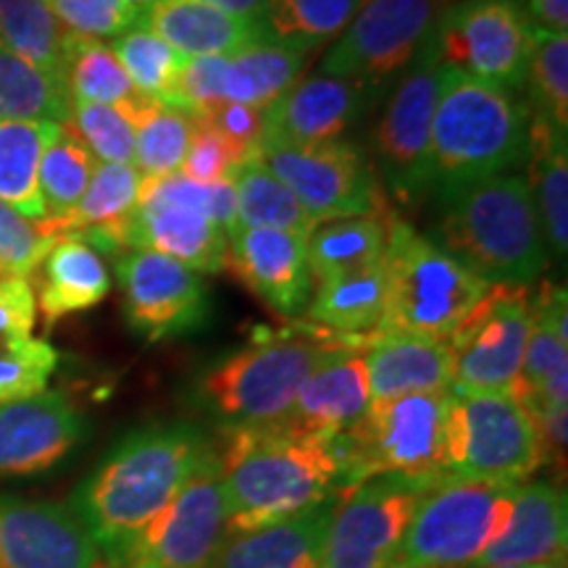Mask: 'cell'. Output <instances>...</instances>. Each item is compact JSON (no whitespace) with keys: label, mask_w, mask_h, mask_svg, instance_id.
Instances as JSON below:
<instances>
[{"label":"cell","mask_w":568,"mask_h":568,"mask_svg":"<svg viewBox=\"0 0 568 568\" xmlns=\"http://www.w3.org/2000/svg\"><path fill=\"white\" fill-rule=\"evenodd\" d=\"M529 187L542 222L548 255L564 264L568 253V142L566 132L531 113Z\"/></svg>","instance_id":"31"},{"label":"cell","mask_w":568,"mask_h":568,"mask_svg":"<svg viewBox=\"0 0 568 568\" xmlns=\"http://www.w3.org/2000/svg\"><path fill=\"white\" fill-rule=\"evenodd\" d=\"M385 316L379 332L450 339L466 322L489 284L445 253L429 234L406 219H387L385 247Z\"/></svg>","instance_id":"6"},{"label":"cell","mask_w":568,"mask_h":568,"mask_svg":"<svg viewBox=\"0 0 568 568\" xmlns=\"http://www.w3.org/2000/svg\"><path fill=\"white\" fill-rule=\"evenodd\" d=\"M552 568H566V564H560V566H552Z\"/></svg>","instance_id":"56"},{"label":"cell","mask_w":568,"mask_h":568,"mask_svg":"<svg viewBox=\"0 0 568 568\" xmlns=\"http://www.w3.org/2000/svg\"><path fill=\"white\" fill-rule=\"evenodd\" d=\"M55 366L59 351L48 339H0V406L45 393Z\"/></svg>","instance_id":"45"},{"label":"cell","mask_w":568,"mask_h":568,"mask_svg":"<svg viewBox=\"0 0 568 568\" xmlns=\"http://www.w3.org/2000/svg\"><path fill=\"white\" fill-rule=\"evenodd\" d=\"M447 3L450 0H364L326 48L318 74L382 90L416 61Z\"/></svg>","instance_id":"12"},{"label":"cell","mask_w":568,"mask_h":568,"mask_svg":"<svg viewBox=\"0 0 568 568\" xmlns=\"http://www.w3.org/2000/svg\"><path fill=\"white\" fill-rule=\"evenodd\" d=\"M531 332L529 287L495 284L447 339L453 387L471 393H510L518 385Z\"/></svg>","instance_id":"16"},{"label":"cell","mask_w":568,"mask_h":568,"mask_svg":"<svg viewBox=\"0 0 568 568\" xmlns=\"http://www.w3.org/2000/svg\"><path fill=\"white\" fill-rule=\"evenodd\" d=\"M126 3H130L132 9H138L140 13H145L148 9H151V6L159 3V0H126Z\"/></svg>","instance_id":"54"},{"label":"cell","mask_w":568,"mask_h":568,"mask_svg":"<svg viewBox=\"0 0 568 568\" xmlns=\"http://www.w3.org/2000/svg\"><path fill=\"white\" fill-rule=\"evenodd\" d=\"M529 109L537 119L568 130V34L535 30L527 84Z\"/></svg>","instance_id":"44"},{"label":"cell","mask_w":568,"mask_h":568,"mask_svg":"<svg viewBox=\"0 0 568 568\" xmlns=\"http://www.w3.org/2000/svg\"><path fill=\"white\" fill-rule=\"evenodd\" d=\"M514 395L529 414L568 406V303L556 284H545L531 301V332Z\"/></svg>","instance_id":"26"},{"label":"cell","mask_w":568,"mask_h":568,"mask_svg":"<svg viewBox=\"0 0 568 568\" xmlns=\"http://www.w3.org/2000/svg\"><path fill=\"white\" fill-rule=\"evenodd\" d=\"M524 17L535 30L566 32L568 30V0H518Z\"/></svg>","instance_id":"52"},{"label":"cell","mask_w":568,"mask_h":568,"mask_svg":"<svg viewBox=\"0 0 568 568\" xmlns=\"http://www.w3.org/2000/svg\"><path fill=\"white\" fill-rule=\"evenodd\" d=\"M63 124L0 122V203L30 222H45L40 193V161Z\"/></svg>","instance_id":"32"},{"label":"cell","mask_w":568,"mask_h":568,"mask_svg":"<svg viewBox=\"0 0 568 568\" xmlns=\"http://www.w3.org/2000/svg\"><path fill=\"white\" fill-rule=\"evenodd\" d=\"M45 6L67 34L101 42L119 38L145 19L126 0H45Z\"/></svg>","instance_id":"47"},{"label":"cell","mask_w":568,"mask_h":568,"mask_svg":"<svg viewBox=\"0 0 568 568\" xmlns=\"http://www.w3.org/2000/svg\"><path fill=\"white\" fill-rule=\"evenodd\" d=\"M69 126L98 163H134L132 113L116 105L71 101Z\"/></svg>","instance_id":"46"},{"label":"cell","mask_w":568,"mask_h":568,"mask_svg":"<svg viewBox=\"0 0 568 568\" xmlns=\"http://www.w3.org/2000/svg\"><path fill=\"white\" fill-rule=\"evenodd\" d=\"M364 0H268L261 30L268 42L314 53L335 42Z\"/></svg>","instance_id":"38"},{"label":"cell","mask_w":568,"mask_h":568,"mask_svg":"<svg viewBox=\"0 0 568 568\" xmlns=\"http://www.w3.org/2000/svg\"><path fill=\"white\" fill-rule=\"evenodd\" d=\"M38 322V301L30 280L0 276V339L30 337Z\"/></svg>","instance_id":"51"},{"label":"cell","mask_w":568,"mask_h":568,"mask_svg":"<svg viewBox=\"0 0 568 568\" xmlns=\"http://www.w3.org/2000/svg\"><path fill=\"white\" fill-rule=\"evenodd\" d=\"M145 176L134 163H98L80 203L61 219H45L53 237H82L101 255L126 251V224L140 203Z\"/></svg>","instance_id":"25"},{"label":"cell","mask_w":568,"mask_h":568,"mask_svg":"<svg viewBox=\"0 0 568 568\" xmlns=\"http://www.w3.org/2000/svg\"><path fill=\"white\" fill-rule=\"evenodd\" d=\"M38 272L34 301L48 329L61 318L95 308L111 293V274L103 255L74 234L55 240Z\"/></svg>","instance_id":"30"},{"label":"cell","mask_w":568,"mask_h":568,"mask_svg":"<svg viewBox=\"0 0 568 568\" xmlns=\"http://www.w3.org/2000/svg\"><path fill=\"white\" fill-rule=\"evenodd\" d=\"M301 234L237 226L226 237V268L282 318H301L314 295V276Z\"/></svg>","instance_id":"21"},{"label":"cell","mask_w":568,"mask_h":568,"mask_svg":"<svg viewBox=\"0 0 568 568\" xmlns=\"http://www.w3.org/2000/svg\"><path fill=\"white\" fill-rule=\"evenodd\" d=\"M213 450L209 435L190 422L142 426L111 447L69 503L105 564H119L132 539L166 508Z\"/></svg>","instance_id":"1"},{"label":"cell","mask_w":568,"mask_h":568,"mask_svg":"<svg viewBox=\"0 0 568 568\" xmlns=\"http://www.w3.org/2000/svg\"><path fill=\"white\" fill-rule=\"evenodd\" d=\"M216 450L226 500V537L272 527L343 497L335 437H311L280 424L222 432Z\"/></svg>","instance_id":"2"},{"label":"cell","mask_w":568,"mask_h":568,"mask_svg":"<svg viewBox=\"0 0 568 568\" xmlns=\"http://www.w3.org/2000/svg\"><path fill=\"white\" fill-rule=\"evenodd\" d=\"M443 71L429 38L416 61L397 77L376 124L374 169L385 193H393L403 205H414L432 193V119L443 88Z\"/></svg>","instance_id":"13"},{"label":"cell","mask_w":568,"mask_h":568,"mask_svg":"<svg viewBox=\"0 0 568 568\" xmlns=\"http://www.w3.org/2000/svg\"><path fill=\"white\" fill-rule=\"evenodd\" d=\"M63 84L71 101L116 105L134 113L145 98L138 95L111 45L101 40L67 34L63 45Z\"/></svg>","instance_id":"37"},{"label":"cell","mask_w":568,"mask_h":568,"mask_svg":"<svg viewBox=\"0 0 568 568\" xmlns=\"http://www.w3.org/2000/svg\"><path fill=\"white\" fill-rule=\"evenodd\" d=\"M124 240L126 251L163 253L197 274L226 268V234L213 222L211 187L180 172L142 182Z\"/></svg>","instance_id":"14"},{"label":"cell","mask_w":568,"mask_h":568,"mask_svg":"<svg viewBox=\"0 0 568 568\" xmlns=\"http://www.w3.org/2000/svg\"><path fill=\"white\" fill-rule=\"evenodd\" d=\"M545 460L535 418L516 395L447 389L445 474L521 485Z\"/></svg>","instance_id":"9"},{"label":"cell","mask_w":568,"mask_h":568,"mask_svg":"<svg viewBox=\"0 0 568 568\" xmlns=\"http://www.w3.org/2000/svg\"><path fill=\"white\" fill-rule=\"evenodd\" d=\"M134 166L145 180L176 174L190 148L193 116L172 105L145 101L132 113Z\"/></svg>","instance_id":"41"},{"label":"cell","mask_w":568,"mask_h":568,"mask_svg":"<svg viewBox=\"0 0 568 568\" xmlns=\"http://www.w3.org/2000/svg\"><path fill=\"white\" fill-rule=\"evenodd\" d=\"M258 161L293 190L316 226L335 219H389L387 193L374 163L347 140L322 145L258 148Z\"/></svg>","instance_id":"10"},{"label":"cell","mask_w":568,"mask_h":568,"mask_svg":"<svg viewBox=\"0 0 568 568\" xmlns=\"http://www.w3.org/2000/svg\"><path fill=\"white\" fill-rule=\"evenodd\" d=\"M197 116H203L213 130H216L222 138L230 142L232 151L237 153V159L247 163L253 159H258V148L261 140H264V130H266V119L264 111L253 109V105L245 103H216L209 105V109L195 111Z\"/></svg>","instance_id":"50"},{"label":"cell","mask_w":568,"mask_h":568,"mask_svg":"<svg viewBox=\"0 0 568 568\" xmlns=\"http://www.w3.org/2000/svg\"><path fill=\"white\" fill-rule=\"evenodd\" d=\"M55 240L45 222H30L0 203V268L6 276H32Z\"/></svg>","instance_id":"48"},{"label":"cell","mask_w":568,"mask_h":568,"mask_svg":"<svg viewBox=\"0 0 568 568\" xmlns=\"http://www.w3.org/2000/svg\"><path fill=\"white\" fill-rule=\"evenodd\" d=\"M518 485L443 477L418 503L389 568H474L506 535Z\"/></svg>","instance_id":"7"},{"label":"cell","mask_w":568,"mask_h":568,"mask_svg":"<svg viewBox=\"0 0 568 568\" xmlns=\"http://www.w3.org/2000/svg\"><path fill=\"white\" fill-rule=\"evenodd\" d=\"M487 568H548V566H487Z\"/></svg>","instance_id":"55"},{"label":"cell","mask_w":568,"mask_h":568,"mask_svg":"<svg viewBox=\"0 0 568 568\" xmlns=\"http://www.w3.org/2000/svg\"><path fill=\"white\" fill-rule=\"evenodd\" d=\"M385 316V268L374 266L361 274L314 284L308 318L332 335L372 337Z\"/></svg>","instance_id":"33"},{"label":"cell","mask_w":568,"mask_h":568,"mask_svg":"<svg viewBox=\"0 0 568 568\" xmlns=\"http://www.w3.org/2000/svg\"><path fill=\"white\" fill-rule=\"evenodd\" d=\"M98 161L69 124L45 148L40 161V193L48 219H61L80 203L95 172Z\"/></svg>","instance_id":"43"},{"label":"cell","mask_w":568,"mask_h":568,"mask_svg":"<svg viewBox=\"0 0 568 568\" xmlns=\"http://www.w3.org/2000/svg\"><path fill=\"white\" fill-rule=\"evenodd\" d=\"M568 550L566 489L552 481H521L516 487L510 524L474 568L560 566Z\"/></svg>","instance_id":"24"},{"label":"cell","mask_w":568,"mask_h":568,"mask_svg":"<svg viewBox=\"0 0 568 568\" xmlns=\"http://www.w3.org/2000/svg\"><path fill=\"white\" fill-rule=\"evenodd\" d=\"M0 276H6V274H3V268H0Z\"/></svg>","instance_id":"57"},{"label":"cell","mask_w":568,"mask_h":568,"mask_svg":"<svg viewBox=\"0 0 568 568\" xmlns=\"http://www.w3.org/2000/svg\"><path fill=\"white\" fill-rule=\"evenodd\" d=\"M111 51L130 77L140 98L176 109V88L187 59L163 42L145 19L138 27L111 40Z\"/></svg>","instance_id":"40"},{"label":"cell","mask_w":568,"mask_h":568,"mask_svg":"<svg viewBox=\"0 0 568 568\" xmlns=\"http://www.w3.org/2000/svg\"><path fill=\"white\" fill-rule=\"evenodd\" d=\"M205 6H213V9L232 13V17L247 19V21H258L264 19L266 3L268 0H201Z\"/></svg>","instance_id":"53"},{"label":"cell","mask_w":568,"mask_h":568,"mask_svg":"<svg viewBox=\"0 0 568 568\" xmlns=\"http://www.w3.org/2000/svg\"><path fill=\"white\" fill-rule=\"evenodd\" d=\"M379 90L343 77H301L274 105L264 111V140L276 145H322L343 140L364 119Z\"/></svg>","instance_id":"22"},{"label":"cell","mask_w":568,"mask_h":568,"mask_svg":"<svg viewBox=\"0 0 568 568\" xmlns=\"http://www.w3.org/2000/svg\"><path fill=\"white\" fill-rule=\"evenodd\" d=\"M69 116L67 84L0 42V122L69 124Z\"/></svg>","instance_id":"36"},{"label":"cell","mask_w":568,"mask_h":568,"mask_svg":"<svg viewBox=\"0 0 568 568\" xmlns=\"http://www.w3.org/2000/svg\"><path fill=\"white\" fill-rule=\"evenodd\" d=\"M445 403L447 393L372 400L366 414L335 437L343 493L374 477H450L445 474Z\"/></svg>","instance_id":"8"},{"label":"cell","mask_w":568,"mask_h":568,"mask_svg":"<svg viewBox=\"0 0 568 568\" xmlns=\"http://www.w3.org/2000/svg\"><path fill=\"white\" fill-rule=\"evenodd\" d=\"M372 400L447 393L453 387V355L445 339L376 332L366 351Z\"/></svg>","instance_id":"28"},{"label":"cell","mask_w":568,"mask_h":568,"mask_svg":"<svg viewBox=\"0 0 568 568\" xmlns=\"http://www.w3.org/2000/svg\"><path fill=\"white\" fill-rule=\"evenodd\" d=\"M387 219H335L318 224L305 240L314 284L361 274L385 261Z\"/></svg>","instance_id":"34"},{"label":"cell","mask_w":568,"mask_h":568,"mask_svg":"<svg viewBox=\"0 0 568 568\" xmlns=\"http://www.w3.org/2000/svg\"><path fill=\"white\" fill-rule=\"evenodd\" d=\"M145 24L184 59L234 55L266 40L258 21L232 17L201 0H159L145 11Z\"/></svg>","instance_id":"29"},{"label":"cell","mask_w":568,"mask_h":568,"mask_svg":"<svg viewBox=\"0 0 568 568\" xmlns=\"http://www.w3.org/2000/svg\"><path fill=\"white\" fill-rule=\"evenodd\" d=\"M364 347H347L324 361L303 382L290 414L280 426L297 435L337 437L358 422L372 406V382L364 358Z\"/></svg>","instance_id":"23"},{"label":"cell","mask_w":568,"mask_h":568,"mask_svg":"<svg viewBox=\"0 0 568 568\" xmlns=\"http://www.w3.org/2000/svg\"><path fill=\"white\" fill-rule=\"evenodd\" d=\"M311 53L261 40L226 61V101L266 111L301 80Z\"/></svg>","instance_id":"35"},{"label":"cell","mask_w":568,"mask_h":568,"mask_svg":"<svg viewBox=\"0 0 568 568\" xmlns=\"http://www.w3.org/2000/svg\"><path fill=\"white\" fill-rule=\"evenodd\" d=\"M124 318L140 337L161 343L197 332L211 316L203 274L155 251H126L116 258Z\"/></svg>","instance_id":"18"},{"label":"cell","mask_w":568,"mask_h":568,"mask_svg":"<svg viewBox=\"0 0 568 568\" xmlns=\"http://www.w3.org/2000/svg\"><path fill=\"white\" fill-rule=\"evenodd\" d=\"M103 552L69 506L0 493V568H103Z\"/></svg>","instance_id":"19"},{"label":"cell","mask_w":568,"mask_h":568,"mask_svg":"<svg viewBox=\"0 0 568 568\" xmlns=\"http://www.w3.org/2000/svg\"><path fill=\"white\" fill-rule=\"evenodd\" d=\"M529 153V103L445 67L432 119V193L450 184L516 174V169L527 166Z\"/></svg>","instance_id":"5"},{"label":"cell","mask_w":568,"mask_h":568,"mask_svg":"<svg viewBox=\"0 0 568 568\" xmlns=\"http://www.w3.org/2000/svg\"><path fill=\"white\" fill-rule=\"evenodd\" d=\"M237 197V224L258 230H282L308 237L316 230L303 203L287 184L276 180L258 159L243 163L232 174Z\"/></svg>","instance_id":"39"},{"label":"cell","mask_w":568,"mask_h":568,"mask_svg":"<svg viewBox=\"0 0 568 568\" xmlns=\"http://www.w3.org/2000/svg\"><path fill=\"white\" fill-rule=\"evenodd\" d=\"M0 42L63 82L67 32L45 0H0Z\"/></svg>","instance_id":"42"},{"label":"cell","mask_w":568,"mask_h":568,"mask_svg":"<svg viewBox=\"0 0 568 568\" xmlns=\"http://www.w3.org/2000/svg\"><path fill=\"white\" fill-rule=\"evenodd\" d=\"M372 337L332 335L322 326L264 332L251 345L213 361L195 376L190 400L222 432L280 424L293 408L303 382L324 361Z\"/></svg>","instance_id":"4"},{"label":"cell","mask_w":568,"mask_h":568,"mask_svg":"<svg viewBox=\"0 0 568 568\" xmlns=\"http://www.w3.org/2000/svg\"><path fill=\"white\" fill-rule=\"evenodd\" d=\"M535 27L518 0H456L432 30V48L447 69L508 92L524 90Z\"/></svg>","instance_id":"11"},{"label":"cell","mask_w":568,"mask_h":568,"mask_svg":"<svg viewBox=\"0 0 568 568\" xmlns=\"http://www.w3.org/2000/svg\"><path fill=\"white\" fill-rule=\"evenodd\" d=\"M437 222L429 240L468 272L508 287H531L548 266L542 222L527 176L497 174L435 190Z\"/></svg>","instance_id":"3"},{"label":"cell","mask_w":568,"mask_h":568,"mask_svg":"<svg viewBox=\"0 0 568 568\" xmlns=\"http://www.w3.org/2000/svg\"><path fill=\"white\" fill-rule=\"evenodd\" d=\"M339 497L287 521L230 535L211 568H324V542Z\"/></svg>","instance_id":"27"},{"label":"cell","mask_w":568,"mask_h":568,"mask_svg":"<svg viewBox=\"0 0 568 568\" xmlns=\"http://www.w3.org/2000/svg\"><path fill=\"white\" fill-rule=\"evenodd\" d=\"M190 116H193V132H190V148L180 174L201 184L230 180L243 166V161L232 151L230 142L213 130L203 116H197V113H190Z\"/></svg>","instance_id":"49"},{"label":"cell","mask_w":568,"mask_h":568,"mask_svg":"<svg viewBox=\"0 0 568 568\" xmlns=\"http://www.w3.org/2000/svg\"><path fill=\"white\" fill-rule=\"evenodd\" d=\"M224 539L226 500L213 450L113 568H211Z\"/></svg>","instance_id":"15"},{"label":"cell","mask_w":568,"mask_h":568,"mask_svg":"<svg viewBox=\"0 0 568 568\" xmlns=\"http://www.w3.org/2000/svg\"><path fill=\"white\" fill-rule=\"evenodd\" d=\"M88 437L80 408L59 389L0 406V479L53 471Z\"/></svg>","instance_id":"20"},{"label":"cell","mask_w":568,"mask_h":568,"mask_svg":"<svg viewBox=\"0 0 568 568\" xmlns=\"http://www.w3.org/2000/svg\"><path fill=\"white\" fill-rule=\"evenodd\" d=\"M432 485L429 479L374 477L339 497L326 529L324 568H389Z\"/></svg>","instance_id":"17"}]
</instances>
